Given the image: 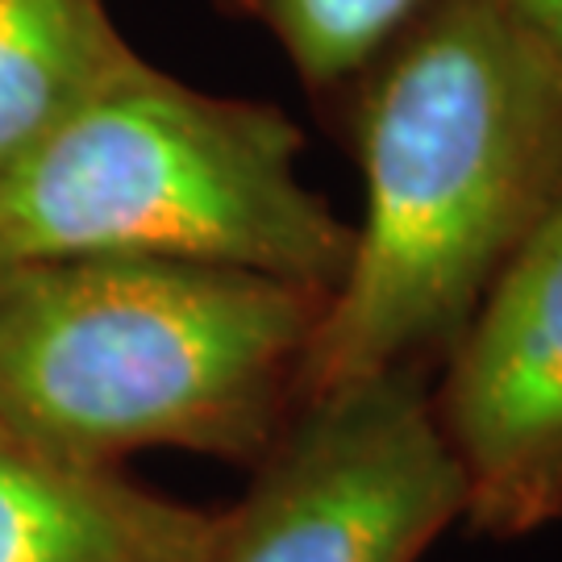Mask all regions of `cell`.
I'll return each mask as SVG.
<instances>
[{"instance_id":"obj_6","label":"cell","mask_w":562,"mask_h":562,"mask_svg":"<svg viewBox=\"0 0 562 562\" xmlns=\"http://www.w3.org/2000/svg\"><path fill=\"white\" fill-rule=\"evenodd\" d=\"M217 513L0 422V562H204Z\"/></svg>"},{"instance_id":"obj_9","label":"cell","mask_w":562,"mask_h":562,"mask_svg":"<svg viewBox=\"0 0 562 562\" xmlns=\"http://www.w3.org/2000/svg\"><path fill=\"white\" fill-rule=\"evenodd\" d=\"M501 4L562 63V0H501Z\"/></svg>"},{"instance_id":"obj_3","label":"cell","mask_w":562,"mask_h":562,"mask_svg":"<svg viewBox=\"0 0 562 562\" xmlns=\"http://www.w3.org/2000/svg\"><path fill=\"white\" fill-rule=\"evenodd\" d=\"M301 155L280 104L192 88L134 50L0 171V262H204L334 296L355 225Z\"/></svg>"},{"instance_id":"obj_4","label":"cell","mask_w":562,"mask_h":562,"mask_svg":"<svg viewBox=\"0 0 562 562\" xmlns=\"http://www.w3.org/2000/svg\"><path fill=\"white\" fill-rule=\"evenodd\" d=\"M250 471L204 562H422L467 513L425 371L304 396Z\"/></svg>"},{"instance_id":"obj_10","label":"cell","mask_w":562,"mask_h":562,"mask_svg":"<svg viewBox=\"0 0 562 562\" xmlns=\"http://www.w3.org/2000/svg\"><path fill=\"white\" fill-rule=\"evenodd\" d=\"M0 267H4V262H0Z\"/></svg>"},{"instance_id":"obj_1","label":"cell","mask_w":562,"mask_h":562,"mask_svg":"<svg viewBox=\"0 0 562 562\" xmlns=\"http://www.w3.org/2000/svg\"><path fill=\"white\" fill-rule=\"evenodd\" d=\"M338 117L362 171V222L301 401L442 367L562 201V63L501 0H422Z\"/></svg>"},{"instance_id":"obj_5","label":"cell","mask_w":562,"mask_h":562,"mask_svg":"<svg viewBox=\"0 0 562 562\" xmlns=\"http://www.w3.org/2000/svg\"><path fill=\"white\" fill-rule=\"evenodd\" d=\"M434 408L467 480L462 521L513 542L562 517V201L508 259Z\"/></svg>"},{"instance_id":"obj_2","label":"cell","mask_w":562,"mask_h":562,"mask_svg":"<svg viewBox=\"0 0 562 562\" xmlns=\"http://www.w3.org/2000/svg\"><path fill=\"white\" fill-rule=\"evenodd\" d=\"M329 296L238 267L42 259L0 267V422L109 462H255L301 404Z\"/></svg>"},{"instance_id":"obj_7","label":"cell","mask_w":562,"mask_h":562,"mask_svg":"<svg viewBox=\"0 0 562 562\" xmlns=\"http://www.w3.org/2000/svg\"><path fill=\"white\" fill-rule=\"evenodd\" d=\"M130 55L109 0H0V171Z\"/></svg>"},{"instance_id":"obj_8","label":"cell","mask_w":562,"mask_h":562,"mask_svg":"<svg viewBox=\"0 0 562 562\" xmlns=\"http://www.w3.org/2000/svg\"><path fill=\"white\" fill-rule=\"evenodd\" d=\"M422 0H222L225 13L271 34L304 92L338 113L350 83Z\"/></svg>"}]
</instances>
